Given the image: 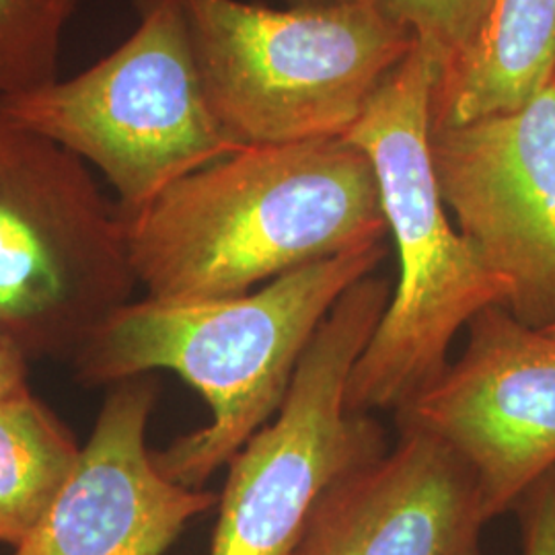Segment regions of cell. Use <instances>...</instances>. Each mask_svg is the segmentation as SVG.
Wrapping results in <instances>:
<instances>
[{"instance_id": "obj_10", "label": "cell", "mask_w": 555, "mask_h": 555, "mask_svg": "<svg viewBox=\"0 0 555 555\" xmlns=\"http://www.w3.org/2000/svg\"><path fill=\"white\" fill-rule=\"evenodd\" d=\"M157 393L146 375L112 385L73 474L11 555H163L219 504L157 469L146 444Z\"/></svg>"}, {"instance_id": "obj_16", "label": "cell", "mask_w": 555, "mask_h": 555, "mask_svg": "<svg viewBox=\"0 0 555 555\" xmlns=\"http://www.w3.org/2000/svg\"><path fill=\"white\" fill-rule=\"evenodd\" d=\"M522 555H555V467L537 477L513 506Z\"/></svg>"}, {"instance_id": "obj_2", "label": "cell", "mask_w": 555, "mask_h": 555, "mask_svg": "<svg viewBox=\"0 0 555 555\" xmlns=\"http://www.w3.org/2000/svg\"><path fill=\"white\" fill-rule=\"evenodd\" d=\"M385 258L383 241L302 266L243 297L130 300L77 350L75 378L112 387L171 371L192 385L210 408V424L153 451V461L167 479L204 490L276 416L321 323Z\"/></svg>"}, {"instance_id": "obj_14", "label": "cell", "mask_w": 555, "mask_h": 555, "mask_svg": "<svg viewBox=\"0 0 555 555\" xmlns=\"http://www.w3.org/2000/svg\"><path fill=\"white\" fill-rule=\"evenodd\" d=\"M80 0H0V100L59 80L62 38Z\"/></svg>"}, {"instance_id": "obj_8", "label": "cell", "mask_w": 555, "mask_h": 555, "mask_svg": "<svg viewBox=\"0 0 555 555\" xmlns=\"http://www.w3.org/2000/svg\"><path fill=\"white\" fill-rule=\"evenodd\" d=\"M430 155L459 233L508 286L504 309L531 330H552L555 79L511 112L433 124Z\"/></svg>"}, {"instance_id": "obj_13", "label": "cell", "mask_w": 555, "mask_h": 555, "mask_svg": "<svg viewBox=\"0 0 555 555\" xmlns=\"http://www.w3.org/2000/svg\"><path fill=\"white\" fill-rule=\"evenodd\" d=\"M79 442L31 389L0 399V543L15 547L59 496Z\"/></svg>"}, {"instance_id": "obj_7", "label": "cell", "mask_w": 555, "mask_h": 555, "mask_svg": "<svg viewBox=\"0 0 555 555\" xmlns=\"http://www.w3.org/2000/svg\"><path fill=\"white\" fill-rule=\"evenodd\" d=\"M391 300V282L358 280L321 323L282 408L229 465L208 555H291L319 500L387 455L373 414L346 403L348 378Z\"/></svg>"}, {"instance_id": "obj_9", "label": "cell", "mask_w": 555, "mask_h": 555, "mask_svg": "<svg viewBox=\"0 0 555 555\" xmlns=\"http://www.w3.org/2000/svg\"><path fill=\"white\" fill-rule=\"evenodd\" d=\"M467 346L435 387L396 412L455 449L476 476L488 522L555 467V337L502 305L467 323Z\"/></svg>"}, {"instance_id": "obj_15", "label": "cell", "mask_w": 555, "mask_h": 555, "mask_svg": "<svg viewBox=\"0 0 555 555\" xmlns=\"http://www.w3.org/2000/svg\"><path fill=\"white\" fill-rule=\"evenodd\" d=\"M416 38L438 66V79L465 59L492 0H369Z\"/></svg>"}, {"instance_id": "obj_12", "label": "cell", "mask_w": 555, "mask_h": 555, "mask_svg": "<svg viewBox=\"0 0 555 555\" xmlns=\"http://www.w3.org/2000/svg\"><path fill=\"white\" fill-rule=\"evenodd\" d=\"M555 79V0H492L472 52L437 80L433 124L511 112Z\"/></svg>"}, {"instance_id": "obj_11", "label": "cell", "mask_w": 555, "mask_h": 555, "mask_svg": "<svg viewBox=\"0 0 555 555\" xmlns=\"http://www.w3.org/2000/svg\"><path fill=\"white\" fill-rule=\"evenodd\" d=\"M486 522L463 456L405 428L387 455L323 494L291 555H486Z\"/></svg>"}, {"instance_id": "obj_4", "label": "cell", "mask_w": 555, "mask_h": 555, "mask_svg": "<svg viewBox=\"0 0 555 555\" xmlns=\"http://www.w3.org/2000/svg\"><path fill=\"white\" fill-rule=\"evenodd\" d=\"M208 101L241 146L344 139L416 38L369 0H179Z\"/></svg>"}, {"instance_id": "obj_18", "label": "cell", "mask_w": 555, "mask_h": 555, "mask_svg": "<svg viewBox=\"0 0 555 555\" xmlns=\"http://www.w3.org/2000/svg\"><path fill=\"white\" fill-rule=\"evenodd\" d=\"M336 2H344V0H288L291 7H327Z\"/></svg>"}, {"instance_id": "obj_5", "label": "cell", "mask_w": 555, "mask_h": 555, "mask_svg": "<svg viewBox=\"0 0 555 555\" xmlns=\"http://www.w3.org/2000/svg\"><path fill=\"white\" fill-rule=\"evenodd\" d=\"M139 25L77 77L0 100L9 118L100 169L121 217L243 149L220 124L179 0H134Z\"/></svg>"}, {"instance_id": "obj_19", "label": "cell", "mask_w": 555, "mask_h": 555, "mask_svg": "<svg viewBox=\"0 0 555 555\" xmlns=\"http://www.w3.org/2000/svg\"><path fill=\"white\" fill-rule=\"evenodd\" d=\"M545 334H550V336L555 337V325H554V327H552V330H547V332H545Z\"/></svg>"}, {"instance_id": "obj_1", "label": "cell", "mask_w": 555, "mask_h": 555, "mask_svg": "<svg viewBox=\"0 0 555 555\" xmlns=\"http://www.w3.org/2000/svg\"><path fill=\"white\" fill-rule=\"evenodd\" d=\"M146 298L243 297L389 235L371 159L348 140L243 146L121 217Z\"/></svg>"}, {"instance_id": "obj_3", "label": "cell", "mask_w": 555, "mask_h": 555, "mask_svg": "<svg viewBox=\"0 0 555 555\" xmlns=\"http://www.w3.org/2000/svg\"><path fill=\"white\" fill-rule=\"evenodd\" d=\"M438 66L420 48L385 79L344 140L375 169L396 238L399 280L357 360L346 403L352 412H399L447 373L456 332L486 307L506 305L508 286L451 227L430 155Z\"/></svg>"}, {"instance_id": "obj_6", "label": "cell", "mask_w": 555, "mask_h": 555, "mask_svg": "<svg viewBox=\"0 0 555 555\" xmlns=\"http://www.w3.org/2000/svg\"><path fill=\"white\" fill-rule=\"evenodd\" d=\"M137 286L118 204L89 165L0 105V337L29 362L73 358Z\"/></svg>"}, {"instance_id": "obj_17", "label": "cell", "mask_w": 555, "mask_h": 555, "mask_svg": "<svg viewBox=\"0 0 555 555\" xmlns=\"http://www.w3.org/2000/svg\"><path fill=\"white\" fill-rule=\"evenodd\" d=\"M27 373L29 360L11 341L0 337V399L27 391Z\"/></svg>"}]
</instances>
